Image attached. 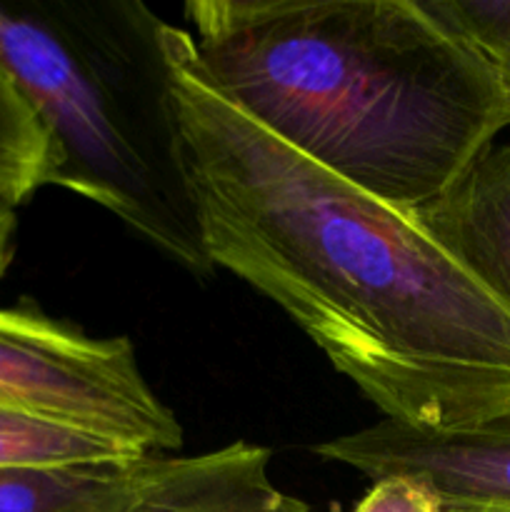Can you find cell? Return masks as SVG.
Segmentation results:
<instances>
[{"mask_svg":"<svg viewBox=\"0 0 510 512\" xmlns=\"http://www.w3.org/2000/svg\"><path fill=\"white\" fill-rule=\"evenodd\" d=\"M0 405L135 455L183 445L178 418L153 393L128 338H93L33 308H0Z\"/></svg>","mask_w":510,"mask_h":512,"instance_id":"cell-4","label":"cell"},{"mask_svg":"<svg viewBox=\"0 0 510 512\" xmlns=\"http://www.w3.org/2000/svg\"><path fill=\"white\" fill-rule=\"evenodd\" d=\"M445 512H488V510H445Z\"/></svg>","mask_w":510,"mask_h":512,"instance_id":"cell-15","label":"cell"},{"mask_svg":"<svg viewBox=\"0 0 510 512\" xmlns=\"http://www.w3.org/2000/svg\"><path fill=\"white\" fill-rule=\"evenodd\" d=\"M113 458L138 455L83 430L0 405V468L93 463Z\"/></svg>","mask_w":510,"mask_h":512,"instance_id":"cell-10","label":"cell"},{"mask_svg":"<svg viewBox=\"0 0 510 512\" xmlns=\"http://www.w3.org/2000/svg\"><path fill=\"white\" fill-rule=\"evenodd\" d=\"M175 118L213 268L273 300L385 420H510V310L395 205L285 145L213 88L165 23Z\"/></svg>","mask_w":510,"mask_h":512,"instance_id":"cell-1","label":"cell"},{"mask_svg":"<svg viewBox=\"0 0 510 512\" xmlns=\"http://www.w3.org/2000/svg\"><path fill=\"white\" fill-rule=\"evenodd\" d=\"M430 5L490 65L510 45V0H430Z\"/></svg>","mask_w":510,"mask_h":512,"instance_id":"cell-11","label":"cell"},{"mask_svg":"<svg viewBox=\"0 0 510 512\" xmlns=\"http://www.w3.org/2000/svg\"><path fill=\"white\" fill-rule=\"evenodd\" d=\"M163 30L140 0L0 3V68L48 133L50 185L208 278Z\"/></svg>","mask_w":510,"mask_h":512,"instance_id":"cell-3","label":"cell"},{"mask_svg":"<svg viewBox=\"0 0 510 512\" xmlns=\"http://www.w3.org/2000/svg\"><path fill=\"white\" fill-rule=\"evenodd\" d=\"M15 228H18V210L0 205V278H3L10 260H13Z\"/></svg>","mask_w":510,"mask_h":512,"instance_id":"cell-13","label":"cell"},{"mask_svg":"<svg viewBox=\"0 0 510 512\" xmlns=\"http://www.w3.org/2000/svg\"><path fill=\"white\" fill-rule=\"evenodd\" d=\"M353 512H445L443 500L425 480L413 475H388L358 500Z\"/></svg>","mask_w":510,"mask_h":512,"instance_id":"cell-12","label":"cell"},{"mask_svg":"<svg viewBox=\"0 0 510 512\" xmlns=\"http://www.w3.org/2000/svg\"><path fill=\"white\" fill-rule=\"evenodd\" d=\"M148 458L0 468V512H128Z\"/></svg>","mask_w":510,"mask_h":512,"instance_id":"cell-8","label":"cell"},{"mask_svg":"<svg viewBox=\"0 0 510 512\" xmlns=\"http://www.w3.org/2000/svg\"><path fill=\"white\" fill-rule=\"evenodd\" d=\"M315 455L370 480L413 475L445 510L510 512V420L468 433H425L393 420L323 440Z\"/></svg>","mask_w":510,"mask_h":512,"instance_id":"cell-5","label":"cell"},{"mask_svg":"<svg viewBox=\"0 0 510 512\" xmlns=\"http://www.w3.org/2000/svg\"><path fill=\"white\" fill-rule=\"evenodd\" d=\"M493 68H495V73H498V80H500V85H503V93H505V98H508V105H510V45L498 55V58L493 60Z\"/></svg>","mask_w":510,"mask_h":512,"instance_id":"cell-14","label":"cell"},{"mask_svg":"<svg viewBox=\"0 0 510 512\" xmlns=\"http://www.w3.org/2000/svg\"><path fill=\"white\" fill-rule=\"evenodd\" d=\"M205 78L355 188L418 215L510 125L488 58L430 0H190Z\"/></svg>","mask_w":510,"mask_h":512,"instance_id":"cell-2","label":"cell"},{"mask_svg":"<svg viewBox=\"0 0 510 512\" xmlns=\"http://www.w3.org/2000/svg\"><path fill=\"white\" fill-rule=\"evenodd\" d=\"M418 220L510 310V145H493Z\"/></svg>","mask_w":510,"mask_h":512,"instance_id":"cell-7","label":"cell"},{"mask_svg":"<svg viewBox=\"0 0 510 512\" xmlns=\"http://www.w3.org/2000/svg\"><path fill=\"white\" fill-rule=\"evenodd\" d=\"M53 150L40 120L0 68V205L18 210L50 185Z\"/></svg>","mask_w":510,"mask_h":512,"instance_id":"cell-9","label":"cell"},{"mask_svg":"<svg viewBox=\"0 0 510 512\" xmlns=\"http://www.w3.org/2000/svg\"><path fill=\"white\" fill-rule=\"evenodd\" d=\"M270 450L233 443L200 455H150L128 512H310L270 480Z\"/></svg>","mask_w":510,"mask_h":512,"instance_id":"cell-6","label":"cell"}]
</instances>
